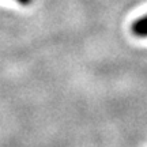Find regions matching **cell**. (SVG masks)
Segmentation results:
<instances>
[{
	"mask_svg": "<svg viewBox=\"0 0 147 147\" xmlns=\"http://www.w3.org/2000/svg\"><path fill=\"white\" fill-rule=\"evenodd\" d=\"M132 33L136 37L147 38V15L140 16L139 19L134 22L132 25Z\"/></svg>",
	"mask_w": 147,
	"mask_h": 147,
	"instance_id": "6da1fadb",
	"label": "cell"
},
{
	"mask_svg": "<svg viewBox=\"0 0 147 147\" xmlns=\"http://www.w3.org/2000/svg\"><path fill=\"white\" fill-rule=\"evenodd\" d=\"M16 1H19V3H22V4H29L32 0H16Z\"/></svg>",
	"mask_w": 147,
	"mask_h": 147,
	"instance_id": "7a4b0ae2",
	"label": "cell"
}]
</instances>
